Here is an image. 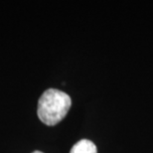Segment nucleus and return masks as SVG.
Segmentation results:
<instances>
[{
  "mask_svg": "<svg viewBox=\"0 0 153 153\" xmlns=\"http://www.w3.org/2000/svg\"><path fill=\"white\" fill-rule=\"evenodd\" d=\"M72 100L62 91L49 88L45 91L38 102V117L43 123L53 126L62 121L71 108Z\"/></svg>",
  "mask_w": 153,
  "mask_h": 153,
  "instance_id": "f257e3e1",
  "label": "nucleus"
},
{
  "mask_svg": "<svg viewBox=\"0 0 153 153\" xmlns=\"http://www.w3.org/2000/svg\"><path fill=\"white\" fill-rule=\"evenodd\" d=\"M70 153H97V149L93 141L82 139L73 146Z\"/></svg>",
  "mask_w": 153,
  "mask_h": 153,
  "instance_id": "f03ea898",
  "label": "nucleus"
},
{
  "mask_svg": "<svg viewBox=\"0 0 153 153\" xmlns=\"http://www.w3.org/2000/svg\"><path fill=\"white\" fill-rule=\"evenodd\" d=\"M32 153H43V152H41V151H34V152H32Z\"/></svg>",
  "mask_w": 153,
  "mask_h": 153,
  "instance_id": "7ed1b4c3",
  "label": "nucleus"
}]
</instances>
